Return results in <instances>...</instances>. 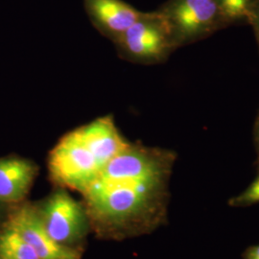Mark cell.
Here are the masks:
<instances>
[{
    "label": "cell",
    "instance_id": "6da1fadb",
    "mask_svg": "<svg viewBox=\"0 0 259 259\" xmlns=\"http://www.w3.org/2000/svg\"><path fill=\"white\" fill-rule=\"evenodd\" d=\"M176 154L130 143L83 192L91 229L103 239L148 234L166 221Z\"/></svg>",
    "mask_w": 259,
    "mask_h": 259
},
{
    "label": "cell",
    "instance_id": "7a4b0ae2",
    "mask_svg": "<svg viewBox=\"0 0 259 259\" xmlns=\"http://www.w3.org/2000/svg\"><path fill=\"white\" fill-rule=\"evenodd\" d=\"M47 167L50 180L57 187L81 194L93 185L103 170L76 130L65 134L50 151Z\"/></svg>",
    "mask_w": 259,
    "mask_h": 259
},
{
    "label": "cell",
    "instance_id": "3957f363",
    "mask_svg": "<svg viewBox=\"0 0 259 259\" xmlns=\"http://www.w3.org/2000/svg\"><path fill=\"white\" fill-rule=\"evenodd\" d=\"M113 44L121 58L140 65L161 64L178 49L158 11L144 13Z\"/></svg>",
    "mask_w": 259,
    "mask_h": 259
},
{
    "label": "cell",
    "instance_id": "277c9868",
    "mask_svg": "<svg viewBox=\"0 0 259 259\" xmlns=\"http://www.w3.org/2000/svg\"><path fill=\"white\" fill-rule=\"evenodd\" d=\"M158 12L178 48L198 42L228 26L216 0H170Z\"/></svg>",
    "mask_w": 259,
    "mask_h": 259
},
{
    "label": "cell",
    "instance_id": "5b68a950",
    "mask_svg": "<svg viewBox=\"0 0 259 259\" xmlns=\"http://www.w3.org/2000/svg\"><path fill=\"white\" fill-rule=\"evenodd\" d=\"M35 206L40 222L56 243L80 249L78 245L91 229L83 203L73 199L65 188L57 187L45 201L35 204Z\"/></svg>",
    "mask_w": 259,
    "mask_h": 259
},
{
    "label": "cell",
    "instance_id": "8992f818",
    "mask_svg": "<svg viewBox=\"0 0 259 259\" xmlns=\"http://www.w3.org/2000/svg\"><path fill=\"white\" fill-rule=\"evenodd\" d=\"M4 222L19 233L40 259H81L80 249L59 245L49 236L34 203L25 200L19 204H10Z\"/></svg>",
    "mask_w": 259,
    "mask_h": 259
},
{
    "label": "cell",
    "instance_id": "52a82bcc",
    "mask_svg": "<svg viewBox=\"0 0 259 259\" xmlns=\"http://www.w3.org/2000/svg\"><path fill=\"white\" fill-rule=\"evenodd\" d=\"M93 25L112 42L120 37L144 13L122 0H83Z\"/></svg>",
    "mask_w": 259,
    "mask_h": 259
},
{
    "label": "cell",
    "instance_id": "ba28073f",
    "mask_svg": "<svg viewBox=\"0 0 259 259\" xmlns=\"http://www.w3.org/2000/svg\"><path fill=\"white\" fill-rule=\"evenodd\" d=\"M75 130L103 168L131 143L121 135L111 115L96 118Z\"/></svg>",
    "mask_w": 259,
    "mask_h": 259
},
{
    "label": "cell",
    "instance_id": "9c48e42d",
    "mask_svg": "<svg viewBox=\"0 0 259 259\" xmlns=\"http://www.w3.org/2000/svg\"><path fill=\"white\" fill-rule=\"evenodd\" d=\"M37 174L38 167L30 159L0 157V202L15 204L25 201Z\"/></svg>",
    "mask_w": 259,
    "mask_h": 259
},
{
    "label": "cell",
    "instance_id": "30bf717a",
    "mask_svg": "<svg viewBox=\"0 0 259 259\" xmlns=\"http://www.w3.org/2000/svg\"><path fill=\"white\" fill-rule=\"evenodd\" d=\"M0 259H40L34 249L5 222L0 226Z\"/></svg>",
    "mask_w": 259,
    "mask_h": 259
},
{
    "label": "cell",
    "instance_id": "8fae6325",
    "mask_svg": "<svg viewBox=\"0 0 259 259\" xmlns=\"http://www.w3.org/2000/svg\"><path fill=\"white\" fill-rule=\"evenodd\" d=\"M223 17L228 25L240 20H246L248 18L250 5L254 0H216Z\"/></svg>",
    "mask_w": 259,
    "mask_h": 259
},
{
    "label": "cell",
    "instance_id": "7c38bea8",
    "mask_svg": "<svg viewBox=\"0 0 259 259\" xmlns=\"http://www.w3.org/2000/svg\"><path fill=\"white\" fill-rule=\"evenodd\" d=\"M259 203V173L250 185L240 194L232 198L229 202L231 206H249Z\"/></svg>",
    "mask_w": 259,
    "mask_h": 259
},
{
    "label": "cell",
    "instance_id": "4fadbf2b",
    "mask_svg": "<svg viewBox=\"0 0 259 259\" xmlns=\"http://www.w3.org/2000/svg\"><path fill=\"white\" fill-rule=\"evenodd\" d=\"M247 21L253 30H259V0H254L250 5Z\"/></svg>",
    "mask_w": 259,
    "mask_h": 259
},
{
    "label": "cell",
    "instance_id": "5bb4252c",
    "mask_svg": "<svg viewBox=\"0 0 259 259\" xmlns=\"http://www.w3.org/2000/svg\"><path fill=\"white\" fill-rule=\"evenodd\" d=\"M245 259H259V245L250 247L244 253Z\"/></svg>",
    "mask_w": 259,
    "mask_h": 259
},
{
    "label": "cell",
    "instance_id": "9a60e30c",
    "mask_svg": "<svg viewBox=\"0 0 259 259\" xmlns=\"http://www.w3.org/2000/svg\"><path fill=\"white\" fill-rule=\"evenodd\" d=\"M253 139H254V144H255V148L257 152V158H258L259 162V112L255 124H254V129H253Z\"/></svg>",
    "mask_w": 259,
    "mask_h": 259
},
{
    "label": "cell",
    "instance_id": "2e32d148",
    "mask_svg": "<svg viewBox=\"0 0 259 259\" xmlns=\"http://www.w3.org/2000/svg\"><path fill=\"white\" fill-rule=\"evenodd\" d=\"M9 205L10 204H4V203L0 202V226L5 221Z\"/></svg>",
    "mask_w": 259,
    "mask_h": 259
},
{
    "label": "cell",
    "instance_id": "e0dca14e",
    "mask_svg": "<svg viewBox=\"0 0 259 259\" xmlns=\"http://www.w3.org/2000/svg\"><path fill=\"white\" fill-rule=\"evenodd\" d=\"M254 34H255V37L257 40V45H258L259 48V30H254Z\"/></svg>",
    "mask_w": 259,
    "mask_h": 259
}]
</instances>
